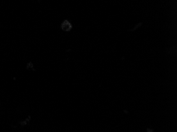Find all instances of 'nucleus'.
Instances as JSON below:
<instances>
[{"label":"nucleus","instance_id":"nucleus-1","mask_svg":"<svg viewBox=\"0 0 177 132\" xmlns=\"http://www.w3.org/2000/svg\"><path fill=\"white\" fill-rule=\"evenodd\" d=\"M60 30L65 33L69 32L73 29V24L68 19H65L60 22Z\"/></svg>","mask_w":177,"mask_h":132}]
</instances>
